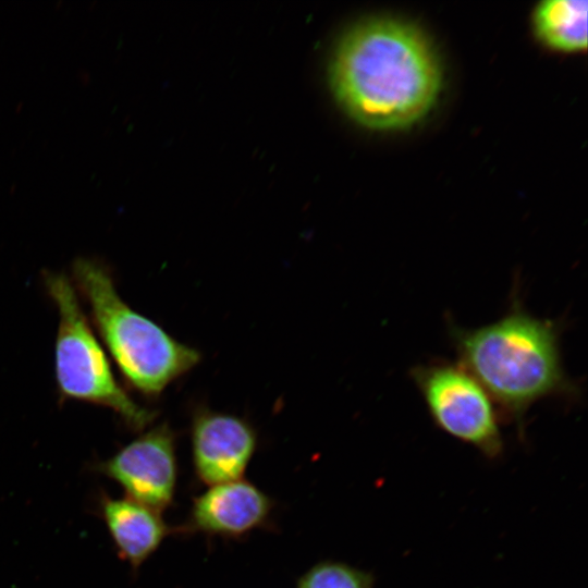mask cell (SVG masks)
<instances>
[{
    "mask_svg": "<svg viewBox=\"0 0 588 588\" xmlns=\"http://www.w3.org/2000/svg\"><path fill=\"white\" fill-rule=\"evenodd\" d=\"M330 81L345 111L376 130L406 127L433 106L441 86L438 60L409 25L376 20L351 30L332 60Z\"/></svg>",
    "mask_w": 588,
    "mask_h": 588,
    "instance_id": "6da1fadb",
    "label": "cell"
},
{
    "mask_svg": "<svg viewBox=\"0 0 588 588\" xmlns=\"http://www.w3.org/2000/svg\"><path fill=\"white\" fill-rule=\"evenodd\" d=\"M449 333L461 365L519 430L538 401L578 395L562 363L559 324L531 315L517 296L498 320L474 329L450 323Z\"/></svg>",
    "mask_w": 588,
    "mask_h": 588,
    "instance_id": "7a4b0ae2",
    "label": "cell"
},
{
    "mask_svg": "<svg viewBox=\"0 0 588 588\" xmlns=\"http://www.w3.org/2000/svg\"><path fill=\"white\" fill-rule=\"evenodd\" d=\"M72 273L99 336L133 389L157 396L200 362L197 350L175 340L121 298L102 261L78 257Z\"/></svg>",
    "mask_w": 588,
    "mask_h": 588,
    "instance_id": "3957f363",
    "label": "cell"
},
{
    "mask_svg": "<svg viewBox=\"0 0 588 588\" xmlns=\"http://www.w3.org/2000/svg\"><path fill=\"white\" fill-rule=\"evenodd\" d=\"M42 279L59 313L54 368L61 399L107 407L127 427L136 431L145 429L156 413L137 404L115 380L70 279L51 271H45Z\"/></svg>",
    "mask_w": 588,
    "mask_h": 588,
    "instance_id": "277c9868",
    "label": "cell"
},
{
    "mask_svg": "<svg viewBox=\"0 0 588 588\" xmlns=\"http://www.w3.org/2000/svg\"><path fill=\"white\" fill-rule=\"evenodd\" d=\"M411 377L434 425L487 458L503 453L500 412L483 387L460 364L434 360L412 368Z\"/></svg>",
    "mask_w": 588,
    "mask_h": 588,
    "instance_id": "5b68a950",
    "label": "cell"
},
{
    "mask_svg": "<svg viewBox=\"0 0 588 588\" xmlns=\"http://www.w3.org/2000/svg\"><path fill=\"white\" fill-rule=\"evenodd\" d=\"M175 440L167 422L151 427L100 463L99 470L115 480L126 498L161 512L171 505L175 492Z\"/></svg>",
    "mask_w": 588,
    "mask_h": 588,
    "instance_id": "8992f818",
    "label": "cell"
},
{
    "mask_svg": "<svg viewBox=\"0 0 588 588\" xmlns=\"http://www.w3.org/2000/svg\"><path fill=\"white\" fill-rule=\"evenodd\" d=\"M191 438L195 473L209 486L242 479L257 445L247 420L208 408L195 411Z\"/></svg>",
    "mask_w": 588,
    "mask_h": 588,
    "instance_id": "52a82bcc",
    "label": "cell"
},
{
    "mask_svg": "<svg viewBox=\"0 0 588 588\" xmlns=\"http://www.w3.org/2000/svg\"><path fill=\"white\" fill-rule=\"evenodd\" d=\"M272 510V499L252 482L226 481L194 499L183 530L238 538L265 527Z\"/></svg>",
    "mask_w": 588,
    "mask_h": 588,
    "instance_id": "ba28073f",
    "label": "cell"
},
{
    "mask_svg": "<svg viewBox=\"0 0 588 588\" xmlns=\"http://www.w3.org/2000/svg\"><path fill=\"white\" fill-rule=\"evenodd\" d=\"M102 516L120 556L134 568L145 562L171 534L160 512L128 498L105 499Z\"/></svg>",
    "mask_w": 588,
    "mask_h": 588,
    "instance_id": "9c48e42d",
    "label": "cell"
},
{
    "mask_svg": "<svg viewBox=\"0 0 588 588\" xmlns=\"http://www.w3.org/2000/svg\"><path fill=\"white\" fill-rule=\"evenodd\" d=\"M540 38L562 51H578L587 46V1L550 0L535 11Z\"/></svg>",
    "mask_w": 588,
    "mask_h": 588,
    "instance_id": "30bf717a",
    "label": "cell"
},
{
    "mask_svg": "<svg viewBox=\"0 0 588 588\" xmlns=\"http://www.w3.org/2000/svg\"><path fill=\"white\" fill-rule=\"evenodd\" d=\"M373 576L339 561H322L299 577L296 588H372Z\"/></svg>",
    "mask_w": 588,
    "mask_h": 588,
    "instance_id": "8fae6325",
    "label": "cell"
}]
</instances>
